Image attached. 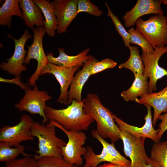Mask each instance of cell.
I'll list each match as a JSON object with an SVG mask.
<instances>
[{
    "label": "cell",
    "instance_id": "cell-30",
    "mask_svg": "<svg viewBox=\"0 0 167 167\" xmlns=\"http://www.w3.org/2000/svg\"><path fill=\"white\" fill-rule=\"evenodd\" d=\"M84 12L95 17H99L103 14L102 11L96 5L89 0H78L77 15Z\"/></svg>",
    "mask_w": 167,
    "mask_h": 167
},
{
    "label": "cell",
    "instance_id": "cell-33",
    "mask_svg": "<svg viewBox=\"0 0 167 167\" xmlns=\"http://www.w3.org/2000/svg\"><path fill=\"white\" fill-rule=\"evenodd\" d=\"M161 122L159 126L160 130L158 132L157 138L160 141L162 135L167 130V111L163 114H161L158 118Z\"/></svg>",
    "mask_w": 167,
    "mask_h": 167
},
{
    "label": "cell",
    "instance_id": "cell-5",
    "mask_svg": "<svg viewBox=\"0 0 167 167\" xmlns=\"http://www.w3.org/2000/svg\"><path fill=\"white\" fill-rule=\"evenodd\" d=\"M91 134L101 144L103 148L101 153L97 155L94 153L91 147L87 146V152L84 156L85 163L83 167H96L100 163L104 161L130 167L131 161L116 150L114 143H109L99 135L96 130H92Z\"/></svg>",
    "mask_w": 167,
    "mask_h": 167
},
{
    "label": "cell",
    "instance_id": "cell-12",
    "mask_svg": "<svg viewBox=\"0 0 167 167\" xmlns=\"http://www.w3.org/2000/svg\"><path fill=\"white\" fill-rule=\"evenodd\" d=\"M120 135L123 143L124 153L131 160L130 167H142L150 158L144 148L146 138L137 137L122 131H120Z\"/></svg>",
    "mask_w": 167,
    "mask_h": 167
},
{
    "label": "cell",
    "instance_id": "cell-6",
    "mask_svg": "<svg viewBox=\"0 0 167 167\" xmlns=\"http://www.w3.org/2000/svg\"><path fill=\"white\" fill-rule=\"evenodd\" d=\"M49 123L61 130L67 137L68 142L61 149L63 159L71 165L81 166L83 160L82 156L87 152L86 148L83 146L86 141V134L82 131H67L54 121H51Z\"/></svg>",
    "mask_w": 167,
    "mask_h": 167
},
{
    "label": "cell",
    "instance_id": "cell-1",
    "mask_svg": "<svg viewBox=\"0 0 167 167\" xmlns=\"http://www.w3.org/2000/svg\"><path fill=\"white\" fill-rule=\"evenodd\" d=\"M84 113L92 116L96 123V131L102 138L109 139L114 143L120 139L118 126L114 121L113 114L101 103L98 96L89 93L83 100Z\"/></svg>",
    "mask_w": 167,
    "mask_h": 167
},
{
    "label": "cell",
    "instance_id": "cell-29",
    "mask_svg": "<svg viewBox=\"0 0 167 167\" xmlns=\"http://www.w3.org/2000/svg\"><path fill=\"white\" fill-rule=\"evenodd\" d=\"M36 160L39 167H78L68 163L62 158L46 157L39 158Z\"/></svg>",
    "mask_w": 167,
    "mask_h": 167
},
{
    "label": "cell",
    "instance_id": "cell-20",
    "mask_svg": "<svg viewBox=\"0 0 167 167\" xmlns=\"http://www.w3.org/2000/svg\"><path fill=\"white\" fill-rule=\"evenodd\" d=\"M19 7L23 13V18L26 26L32 29L36 27H44L45 20L38 6L32 0H19Z\"/></svg>",
    "mask_w": 167,
    "mask_h": 167
},
{
    "label": "cell",
    "instance_id": "cell-26",
    "mask_svg": "<svg viewBox=\"0 0 167 167\" xmlns=\"http://www.w3.org/2000/svg\"><path fill=\"white\" fill-rule=\"evenodd\" d=\"M151 158L162 167H167V141L155 143L151 151Z\"/></svg>",
    "mask_w": 167,
    "mask_h": 167
},
{
    "label": "cell",
    "instance_id": "cell-8",
    "mask_svg": "<svg viewBox=\"0 0 167 167\" xmlns=\"http://www.w3.org/2000/svg\"><path fill=\"white\" fill-rule=\"evenodd\" d=\"M33 122L29 115L24 114L17 124L3 126L0 129V142L16 147L23 141H33L34 138L32 135L31 129Z\"/></svg>",
    "mask_w": 167,
    "mask_h": 167
},
{
    "label": "cell",
    "instance_id": "cell-9",
    "mask_svg": "<svg viewBox=\"0 0 167 167\" xmlns=\"http://www.w3.org/2000/svg\"><path fill=\"white\" fill-rule=\"evenodd\" d=\"M32 30L33 41L31 45L27 46L28 50L24 62V64H28L31 59H36L37 62L36 69L28 81V84L31 86L36 84L42 70L49 63L43 46V37L46 34L44 27H36Z\"/></svg>",
    "mask_w": 167,
    "mask_h": 167
},
{
    "label": "cell",
    "instance_id": "cell-19",
    "mask_svg": "<svg viewBox=\"0 0 167 167\" xmlns=\"http://www.w3.org/2000/svg\"><path fill=\"white\" fill-rule=\"evenodd\" d=\"M58 50L59 55L56 57L54 56L53 53L49 52L47 54V58L49 62L67 68L77 66H82L92 56L88 55L90 51L89 48L85 49L75 56L67 55L62 48H59Z\"/></svg>",
    "mask_w": 167,
    "mask_h": 167
},
{
    "label": "cell",
    "instance_id": "cell-27",
    "mask_svg": "<svg viewBox=\"0 0 167 167\" xmlns=\"http://www.w3.org/2000/svg\"><path fill=\"white\" fill-rule=\"evenodd\" d=\"M131 36L129 43L138 45L142 51L146 53H152L154 49L146 38L137 30L133 28L128 30Z\"/></svg>",
    "mask_w": 167,
    "mask_h": 167
},
{
    "label": "cell",
    "instance_id": "cell-35",
    "mask_svg": "<svg viewBox=\"0 0 167 167\" xmlns=\"http://www.w3.org/2000/svg\"><path fill=\"white\" fill-rule=\"evenodd\" d=\"M142 167H162L157 162L150 158L148 161Z\"/></svg>",
    "mask_w": 167,
    "mask_h": 167
},
{
    "label": "cell",
    "instance_id": "cell-37",
    "mask_svg": "<svg viewBox=\"0 0 167 167\" xmlns=\"http://www.w3.org/2000/svg\"><path fill=\"white\" fill-rule=\"evenodd\" d=\"M159 1L161 3H163L165 4H167V0H160Z\"/></svg>",
    "mask_w": 167,
    "mask_h": 167
},
{
    "label": "cell",
    "instance_id": "cell-31",
    "mask_svg": "<svg viewBox=\"0 0 167 167\" xmlns=\"http://www.w3.org/2000/svg\"><path fill=\"white\" fill-rule=\"evenodd\" d=\"M117 65V63L110 58H105L94 63L91 67V75L101 72L108 69L113 68Z\"/></svg>",
    "mask_w": 167,
    "mask_h": 167
},
{
    "label": "cell",
    "instance_id": "cell-13",
    "mask_svg": "<svg viewBox=\"0 0 167 167\" xmlns=\"http://www.w3.org/2000/svg\"><path fill=\"white\" fill-rule=\"evenodd\" d=\"M81 66H77L67 68L49 62L42 70L40 76L47 73L52 74L60 84V93L57 103L68 104V88L70 86L75 73Z\"/></svg>",
    "mask_w": 167,
    "mask_h": 167
},
{
    "label": "cell",
    "instance_id": "cell-14",
    "mask_svg": "<svg viewBox=\"0 0 167 167\" xmlns=\"http://www.w3.org/2000/svg\"><path fill=\"white\" fill-rule=\"evenodd\" d=\"M78 0H54L50 3L58 24V34L66 33L67 29L77 16Z\"/></svg>",
    "mask_w": 167,
    "mask_h": 167
},
{
    "label": "cell",
    "instance_id": "cell-25",
    "mask_svg": "<svg viewBox=\"0 0 167 167\" xmlns=\"http://www.w3.org/2000/svg\"><path fill=\"white\" fill-rule=\"evenodd\" d=\"M25 148L20 144L19 146L11 148L7 143L0 142V161L5 163L12 161L16 159L20 154L24 156H30L24 152Z\"/></svg>",
    "mask_w": 167,
    "mask_h": 167
},
{
    "label": "cell",
    "instance_id": "cell-36",
    "mask_svg": "<svg viewBox=\"0 0 167 167\" xmlns=\"http://www.w3.org/2000/svg\"><path fill=\"white\" fill-rule=\"evenodd\" d=\"M96 167H125L122 165L112 163H104L103 165L97 166Z\"/></svg>",
    "mask_w": 167,
    "mask_h": 167
},
{
    "label": "cell",
    "instance_id": "cell-17",
    "mask_svg": "<svg viewBox=\"0 0 167 167\" xmlns=\"http://www.w3.org/2000/svg\"><path fill=\"white\" fill-rule=\"evenodd\" d=\"M97 61L96 58L92 56L83 65L82 68L74 76L68 92V104L70 105L74 100L79 102L82 101L81 94L83 88L91 75L90 72L91 66Z\"/></svg>",
    "mask_w": 167,
    "mask_h": 167
},
{
    "label": "cell",
    "instance_id": "cell-21",
    "mask_svg": "<svg viewBox=\"0 0 167 167\" xmlns=\"http://www.w3.org/2000/svg\"><path fill=\"white\" fill-rule=\"evenodd\" d=\"M33 1L39 6L43 14L45 19L44 28L46 33L50 37L54 36L58 22L51 3L46 0Z\"/></svg>",
    "mask_w": 167,
    "mask_h": 167
},
{
    "label": "cell",
    "instance_id": "cell-24",
    "mask_svg": "<svg viewBox=\"0 0 167 167\" xmlns=\"http://www.w3.org/2000/svg\"><path fill=\"white\" fill-rule=\"evenodd\" d=\"M128 48L130 53V57L126 62L120 64L118 68L130 70L134 73L135 76L142 75L144 66L138 47L130 45Z\"/></svg>",
    "mask_w": 167,
    "mask_h": 167
},
{
    "label": "cell",
    "instance_id": "cell-3",
    "mask_svg": "<svg viewBox=\"0 0 167 167\" xmlns=\"http://www.w3.org/2000/svg\"><path fill=\"white\" fill-rule=\"evenodd\" d=\"M55 126L50 123L47 125L34 121L31 127L32 136L38 139V150L33 156L36 160L43 157L62 158L61 154L62 147L66 143L56 135Z\"/></svg>",
    "mask_w": 167,
    "mask_h": 167
},
{
    "label": "cell",
    "instance_id": "cell-7",
    "mask_svg": "<svg viewBox=\"0 0 167 167\" xmlns=\"http://www.w3.org/2000/svg\"><path fill=\"white\" fill-rule=\"evenodd\" d=\"M25 95L15 107L19 111H27L32 114H39L43 118L42 123L49 121L46 118L45 110L46 102L52 99L45 91L40 90L36 84L32 89L28 86L25 90Z\"/></svg>",
    "mask_w": 167,
    "mask_h": 167
},
{
    "label": "cell",
    "instance_id": "cell-18",
    "mask_svg": "<svg viewBox=\"0 0 167 167\" xmlns=\"http://www.w3.org/2000/svg\"><path fill=\"white\" fill-rule=\"evenodd\" d=\"M140 97V98H137L135 101L140 104L148 105L153 108L152 122L154 127L158 117L162 113L167 111V85L160 91L145 94Z\"/></svg>",
    "mask_w": 167,
    "mask_h": 167
},
{
    "label": "cell",
    "instance_id": "cell-23",
    "mask_svg": "<svg viewBox=\"0 0 167 167\" xmlns=\"http://www.w3.org/2000/svg\"><path fill=\"white\" fill-rule=\"evenodd\" d=\"M19 0H5L0 8V24L10 28L12 18L16 15L22 19L23 13L19 7Z\"/></svg>",
    "mask_w": 167,
    "mask_h": 167
},
{
    "label": "cell",
    "instance_id": "cell-34",
    "mask_svg": "<svg viewBox=\"0 0 167 167\" xmlns=\"http://www.w3.org/2000/svg\"><path fill=\"white\" fill-rule=\"evenodd\" d=\"M0 78V82L16 84L24 91L27 89L28 86L27 84H25L21 81V78L19 76H15L14 78L10 79H4L1 77Z\"/></svg>",
    "mask_w": 167,
    "mask_h": 167
},
{
    "label": "cell",
    "instance_id": "cell-4",
    "mask_svg": "<svg viewBox=\"0 0 167 167\" xmlns=\"http://www.w3.org/2000/svg\"><path fill=\"white\" fill-rule=\"evenodd\" d=\"M136 29L148 41L154 49L167 44V16L156 14L144 20L139 18L135 23Z\"/></svg>",
    "mask_w": 167,
    "mask_h": 167
},
{
    "label": "cell",
    "instance_id": "cell-16",
    "mask_svg": "<svg viewBox=\"0 0 167 167\" xmlns=\"http://www.w3.org/2000/svg\"><path fill=\"white\" fill-rule=\"evenodd\" d=\"M161 4L159 0H138L133 7L123 16L125 26L129 28L134 26L137 20L145 15L164 14Z\"/></svg>",
    "mask_w": 167,
    "mask_h": 167
},
{
    "label": "cell",
    "instance_id": "cell-11",
    "mask_svg": "<svg viewBox=\"0 0 167 167\" xmlns=\"http://www.w3.org/2000/svg\"><path fill=\"white\" fill-rule=\"evenodd\" d=\"M8 36L12 39L15 43V48L12 56L6 59L7 62H2L0 64V69L7 71L9 74L19 76L23 71L27 69L25 65H23L27 53L25 49V45L27 41L32 37L29 34L28 29H26L21 36L19 39H15L10 34Z\"/></svg>",
    "mask_w": 167,
    "mask_h": 167
},
{
    "label": "cell",
    "instance_id": "cell-28",
    "mask_svg": "<svg viewBox=\"0 0 167 167\" xmlns=\"http://www.w3.org/2000/svg\"><path fill=\"white\" fill-rule=\"evenodd\" d=\"M105 4L108 10L107 16L111 18L116 30L122 38L125 46L128 47L130 45L129 43L130 34L125 29L118 17L112 12L108 4L106 2H105Z\"/></svg>",
    "mask_w": 167,
    "mask_h": 167
},
{
    "label": "cell",
    "instance_id": "cell-2",
    "mask_svg": "<svg viewBox=\"0 0 167 167\" xmlns=\"http://www.w3.org/2000/svg\"><path fill=\"white\" fill-rule=\"evenodd\" d=\"M83 105V101L79 102L74 100L63 109L46 105L45 114L48 120L56 122L67 131H87L95 120L92 116L84 113Z\"/></svg>",
    "mask_w": 167,
    "mask_h": 167
},
{
    "label": "cell",
    "instance_id": "cell-32",
    "mask_svg": "<svg viewBox=\"0 0 167 167\" xmlns=\"http://www.w3.org/2000/svg\"><path fill=\"white\" fill-rule=\"evenodd\" d=\"M4 167H39L37 160L31 156H24L21 158L15 159L5 163Z\"/></svg>",
    "mask_w": 167,
    "mask_h": 167
},
{
    "label": "cell",
    "instance_id": "cell-15",
    "mask_svg": "<svg viewBox=\"0 0 167 167\" xmlns=\"http://www.w3.org/2000/svg\"><path fill=\"white\" fill-rule=\"evenodd\" d=\"M147 108V113L144 117L145 123L141 127L129 125L113 114L114 121L116 122L120 131H126L138 137H144L149 138L155 143L159 142L157 138V135L160 129H154L152 120L151 107L150 106L144 105Z\"/></svg>",
    "mask_w": 167,
    "mask_h": 167
},
{
    "label": "cell",
    "instance_id": "cell-10",
    "mask_svg": "<svg viewBox=\"0 0 167 167\" xmlns=\"http://www.w3.org/2000/svg\"><path fill=\"white\" fill-rule=\"evenodd\" d=\"M141 57L144 66L143 75L149 78L148 93L156 89L157 81L167 75V70L159 66L158 61L162 56L167 53V46L156 48L152 53H146L142 51Z\"/></svg>",
    "mask_w": 167,
    "mask_h": 167
},
{
    "label": "cell",
    "instance_id": "cell-22",
    "mask_svg": "<svg viewBox=\"0 0 167 167\" xmlns=\"http://www.w3.org/2000/svg\"><path fill=\"white\" fill-rule=\"evenodd\" d=\"M148 83L143 74L135 76L132 85L127 90L123 91L121 96L126 101H135L138 97L148 93Z\"/></svg>",
    "mask_w": 167,
    "mask_h": 167
}]
</instances>
